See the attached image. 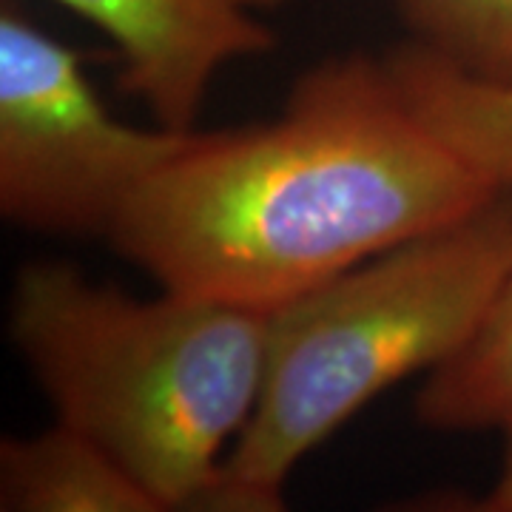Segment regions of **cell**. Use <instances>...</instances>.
<instances>
[{
    "label": "cell",
    "mask_w": 512,
    "mask_h": 512,
    "mask_svg": "<svg viewBox=\"0 0 512 512\" xmlns=\"http://www.w3.org/2000/svg\"><path fill=\"white\" fill-rule=\"evenodd\" d=\"M501 433H504V461H501V473H498V481L493 484V490L481 498V504H476L478 510L512 512V421L501 430Z\"/></svg>",
    "instance_id": "10"
},
{
    "label": "cell",
    "mask_w": 512,
    "mask_h": 512,
    "mask_svg": "<svg viewBox=\"0 0 512 512\" xmlns=\"http://www.w3.org/2000/svg\"><path fill=\"white\" fill-rule=\"evenodd\" d=\"M498 194L384 63L348 55L302 74L271 123L194 131L109 242L160 291L274 313Z\"/></svg>",
    "instance_id": "1"
},
{
    "label": "cell",
    "mask_w": 512,
    "mask_h": 512,
    "mask_svg": "<svg viewBox=\"0 0 512 512\" xmlns=\"http://www.w3.org/2000/svg\"><path fill=\"white\" fill-rule=\"evenodd\" d=\"M0 510L163 512L89 436L63 421L0 444Z\"/></svg>",
    "instance_id": "6"
},
{
    "label": "cell",
    "mask_w": 512,
    "mask_h": 512,
    "mask_svg": "<svg viewBox=\"0 0 512 512\" xmlns=\"http://www.w3.org/2000/svg\"><path fill=\"white\" fill-rule=\"evenodd\" d=\"M510 200L367 259L268 313L254 416L214 510H282L293 467L387 387L447 365L476 336L510 262Z\"/></svg>",
    "instance_id": "3"
},
{
    "label": "cell",
    "mask_w": 512,
    "mask_h": 512,
    "mask_svg": "<svg viewBox=\"0 0 512 512\" xmlns=\"http://www.w3.org/2000/svg\"><path fill=\"white\" fill-rule=\"evenodd\" d=\"M512 222V188H507ZM416 416L439 433L504 430L512 421V239L510 262L476 336L427 373Z\"/></svg>",
    "instance_id": "8"
},
{
    "label": "cell",
    "mask_w": 512,
    "mask_h": 512,
    "mask_svg": "<svg viewBox=\"0 0 512 512\" xmlns=\"http://www.w3.org/2000/svg\"><path fill=\"white\" fill-rule=\"evenodd\" d=\"M407 106L487 183L512 188V86L450 69L410 43L384 60Z\"/></svg>",
    "instance_id": "7"
},
{
    "label": "cell",
    "mask_w": 512,
    "mask_h": 512,
    "mask_svg": "<svg viewBox=\"0 0 512 512\" xmlns=\"http://www.w3.org/2000/svg\"><path fill=\"white\" fill-rule=\"evenodd\" d=\"M191 131L120 123L80 55L15 9L0 15V211L52 237H106Z\"/></svg>",
    "instance_id": "4"
},
{
    "label": "cell",
    "mask_w": 512,
    "mask_h": 512,
    "mask_svg": "<svg viewBox=\"0 0 512 512\" xmlns=\"http://www.w3.org/2000/svg\"><path fill=\"white\" fill-rule=\"evenodd\" d=\"M9 336L57 421L160 510H214L259 399L268 313L171 291L134 299L66 262H35L15 276Z\"/></svg>",
    "instance_id": "2"
},
{
    "label": "cell",
    "mask_w": 512,
    "mask_h": 512,
    "mask_svg": "<svg viewBox=\"0 0 512 512\" xmlns=\"http://www.w3.org/2000/svg\"><path fill=\"white\" fill-rule=\"evenodd\" d=\"M416 46L473 80L512 86V0H396Z\"/></svg>",
    "instance_id": "9"
},
{
    "label": "cell",
    "mask_w": 512,
    "mask_h": 512,
    "mask_svg": "<svg viewBox=\"0 0 512 512\" xmlns=\"http://www.w3.org/2000/svg\"><path fill=\"white\" fill-rule=\"evenodd\" d=\"M86 18L123 57L120 89L137 97L157 126L191 131L228 63L274 49L259 20L288 0H52Z\"/></svg>",
    "instance_id": "5"
}]
</instances>
